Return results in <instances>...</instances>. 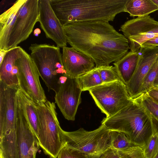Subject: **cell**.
<instances>
[{
	"label": "cell",
	"mask_w": 158,
	"mask_h": 158,
	"mask_svg": "<svg viewBox=\"0 0 158 158\" xmlns=\"http://www.w3.org/2000/svg\"><path fill=\"white\" fill-rule=\"evenodd\" d=\"M63 27L67 43L90 57L96 67L109 65L130 49L128 40L109 22H76Z\"/></svg>",
	"instance_id": "1"
},
{
	"label": "cell",
	"mask_w": 158,
	"mask_h": 158,
	"mask_svg": "<svg viewBox=\"0 0 158 158\" xmlns=\"http://www.w3.org/2000/svg\"><path fill=\"white\" fill-rule=\"evenodd\" d=\"M127 0H50L64 26L76 22L112 21L125 12Z\"/></svg>",
	"instance_id": "2"
},
{
	"label": "cell",
	"mask_w": 158,
	"mask_h": 158,
	"mask_svg": "<svg viewBox=\"0 0 158 158\" xmlns=\"http://www.w3.org/2000/svg\"><path fill=\"white\" fill-rule=\"evenodd\" d=\"M101 124L110 130L124 133L132 141L144 146L153 128L151 115L135 99L114 115L104 118Z\"/></svg>",
	"instance_id": "3"
},
{
	"label": "cell",
	"mask_w": 158,
	"mask_h": 158,
	"mask_svg": "<svg viewBox=\"0 0 158 158\" xmlns=\"http://www.w3.org/2000/svg\"><path fill=\"white\" fill-rule=\"evenodd\" d=\"M32 103L38 116L40 146L51 158H56L64 145L55 103L48 100L40 102L32 101Z\"/></svg>",
	"instance_id": "4"
},
{
	"label": "cell",
	"mask_w": 158,
	"mask_h": 158,
	"mask_svg": "<svg viewBox=\"0 0 158 158\" xmlns=\"http://www.w3.org/2000/svg\"><path fill=\"white\" fill-rule=\"evenodd\" d=\"M29 50L31 51L30 56L48 91L52 90L56 93L60 86V78L66 75L60 48L46 44L35 43L31 44Z\"/></svg>",
	"instance_id": "5"
},
{
	"label": "cell",
	"mask_w": 158,
	"mask_h": 158,
	"mask_svg": "<svg viewBox=\"0 0 158 158\" xmlns=\"http://www.w3.org/2000/svg\"><path fill=\"white\" fill-rule=\"evenodd\" d=\"M61 136L63 145L94 158L112 148L111 130L104 125L92 131L81 128L73 131L62 129Z\"/></svg>",
	"instance_id": "6"
},
{
	"label": "cell",
	"mask_w": 158,
	"mask_h": 158,
	"mask_svg": "<svg viewBox=\"0 0 158 158\" xmlns=\"http://www.w3.org/2000/svg\"><path fill=\"white\" fill-rule=\"evenodd\" d=\"M89 91L96 105L106 118L114 115L133 100L121 80L102 84Z\"/></svg>",
	"instance_id": "7"
},
{
	"label": "cell",
	"mask_w": 158,
	"mask_h": 158,
	"mask_svg": "<svg viewBox=\"0 0 158 158\" xmlns=\"http://www.w3.org/2000/svg\"><path fill=\"white\" fill-rule=\"evenodd\" d=\"M16 63L19 69V88L35 102L46 101L47 100L40 82V75L37 67L30 55L22 48Z\"/></svg>",
	"instance_id": "8"
},
{
	"label": "cell",
	"mask_w": 158,
	"mask_h": 158,
	"mask_svg": "<svg viewBox=\"0 0 158 158\" xmlns=\"http://www.w3.org/2000/svg\"><path fill=\"white\" fill-rule=\"evenodd\" d=\"M119 30L128 40L130 51L138 52L143 43L158 36V21L148 15L138 17L125 22Z\"/></svg>",
	"instance_id": "9"
},
{
	"label": "cell",
	"mask_w": 158,
	"mask_h": 158,
	"mask_svg": "<svg viewBox=\"0 0 158 158\" xmlns=\"http://www.w3.org/2000/svg\"><path fill=\"white\" fill-rule=\"evenodd\" d=\"M38 17L39 0H26L19 10L11 30L7 50L17 46L29 37L38 21Z\"/></svg>",
	"instance_id": "10"
},
{
	"label": "cell",
	"mask_w": 158,
	"mask_h": 158,
	"mask_svg": "<svg viewBox=\"0 0 158 158\" xmlns=\"http://www.w3.org/2000/svg\"><path fill=\"white\" fill-rule=\"evenodd\" d=\"M82 91L76 78L68 77L55 93V103L67 120H75L78 107L81 102Z\"/></svg>",
	"instance_id": "11"
},
{
	"label": "cell",
	"mask_w": 158,
	"mask_h": 158,
	"mask_svg": "<svg viewBox=\"0 0 158 158\" xmlns=\"http://www.w3.org/2000/svg\"><path fill=\"white\" fill-rule=\"evenodd\" d=\"M47 38L63 48L67 43L63 26L53 11L50 0H39L38 21Z\"/></svg>",
	"instance_id": "12"
},
{
	"label": "cell",
	"mask_w": 158,
	"mask_h": 158,
	"mask_svg": "<svg viewBox=\"0 0 158 158\" xmlns=\"http://www.w3.org/2000/svg\"><path fill=\"white\" fill-rule=\"evenodd\" d=\"M18 89L0 81V135L17 129Z\"/></svg>",
	"instance_id": "13"
},
{
	"label": "cell",
	"mask_w": 158,
	"mask_h": 158,
	"mask_svg": "<svg viewBox=\"0 0 158 158\" xmlns=\"http://www.w3.org/2000/svg\"><path fill=\"white\" fill-rule=\"evenodd\" d=\"M137 67L131 78L126 85L131 98L134 99L140 94L145 78L158 58V46L151 48L141 47Z\"/></svg>",
	"instance_id": "14"
},
{
	"label": "cell",
	"mask_w": 158,
	"mask_h": 158,
	"mask_svg": "<svg viewBox=\"0 0 158 158\" xmlns=\"http://www.w3.org/2000/svg\"><path fill=\"white\" fill-rule=\"evenodd\" d=\"M18 158H36L38 140L18 104L16 117Z\"/></svg>",
	"instance_id": "15"
},
{
	"label": "cell",
	"mask_w": 158,
	"mask_h": 158,
	"mask_svg": "<svg viewBox=\"0 0 158 158\" xmlns=\"http://www.w3.org/2000/svg\"><path fill=\"white\" fill-rule=\"evenodd\" d=\"M62 59L68 77L76 78L95 67L90 57L72 47L62 48Z\"/></svg>",
	"instance_id": "16"
},
{
	"label": "cell",
	"mask_w": 158,
	"mask_h": 158,
	"mask_svg": "<svg viewBox=\"0 0 158 158\" xmlns=\"http://www.w3.org/2000/svg\"><path fill=\"white\" fill-rule=\"evenodd\" d=\"M21 48L17 46L7 50L0 63V81L9 87L19 88V69L16 61L20 54Z\"/></svg>",
	"instance_id": "17"
},
{
	"label": "cell",
	"mask_w": 158,
	"mask_h": 158,
	"mask_svg": "<svg viewBox=\"0 0 158 158\" xmlns=\"http://www.w3.org/2000/svg\"><path fill=\"white\" fill-rule=\"evenodd\" d=\"M26 0H18L0 16V50L7 51L10 35L19 10Z\"/></svg>",
	"instance_id": "18"
},
{
	"label": "cell",
	"mask_w": 158,
	"mask_h": 158,
	"mask_svg": "<svg viewBox=\"0 0 158 158\" xmlns=\"http://www.w3.org/2000/svg\"><path fill=\"white\" fill-rule=\"evenodd\" d=\"M139 58L138 52L130 51L113 63L120 78L126 85L130 81L137 67Z\"/></svg>",
	"instance_id": "19"
},
{
	"label": "cell",
	"mask_w": 158,
	"mask_h": 158,
	"mask_svg": "<svg viewBox=\"0 0 158 158\" xmlns=\"http://www.w3.org/2000/svg\"><path fill=\"white\" fill-rule=\"evenodd\" d=\"M17 95L18 105L38 139V116L32 101L19 88L17 90Z\"/></svg>",
	"instance_id": "20"
},
{
	"label": "cell",
	"mask_w": 158,
	"mask_h": 158,
	"mask_svg": "<svg viewBox=\"0 0 158 158\" xmlns=\"http://www.w3.org/2000/svg\"><path fill=\"white\" fill-rule=\"evenodd\" d=\"M158 10V7L152 0H127L125 12L131 16L142 17Z\"/></svg>",
	"instance_id": "21"
},
{
	"label": "cell",
	"mask_w": 158,
	"mask_h": 158,
	"mask_svg": "<svg viewBox=\"0 0 158 158\" xmlns=\"http://www.w3.org/2000/svg\"><path fill=\"white\" fill-rule=\"evenodd\" d=\"M99 69V67H95L76 78L78 84L82 91H89L103 84Z\"/></svg>",
	"instance_id": "22"
},
{
	"label": "cell",
	"mask_w": 158,
	"mask_h": 158,
	"mask_svg": "<svg viewBox=\"0 0 158 158\" xmlns=\"http://www.w3.org/2000/svg\"><path fill=\"white\" fill-rule=\"evenodd\" d=\"M112 148L118 152H125L131 148L140 145L132 141L124 133L111 130Z\"/></svg>",
	"instance_id": "23"
},
{
	"label": "cell",
	"mask_w": 158,
	"mask_h": 158,
	"mask_svg": "<svg viewBox=\"0 0 158 158\" xmlns=\"http://www.w3.org/2000/svg\"><path fill=\"white\" fill-rule=\"evenodd\" d=\"M152 124L151 134L148 138L144 148L145 158H155L158 153V130L153 123Z\"/></svg>",
	"instance_id": "24"
},
{
	"label": "cell",
	"mask_w": 158,
	"mask_h": 158,
	"mask_svg": "<svg viewBox=\"0 0 158 158\" xmlns=\"http://www.w3.org/2000/svg\"><path fill=\"white\" fill-rule=\"evenodd\" d=\"M136 99L147 111L158 120V103L152 99L147 93L142 94Z\"/></svg>",
	"instance_id": "25"
},
{
	"label": "cell",
	"mask_w": 158,
	"mask_h": 158,
	"mask_svg": "<svg viewBox=\"0 0 158 158\" xmlns=\"http://www.w3.org/2000/svg\"><path fill=\"white\" fill-rule=\"evenodd\" d=\"M99 70L103 84L121 80L114 66H102L99 67Z\"/></svg>",
	"instance_id": "26"
},
{
	"label": "cell",
	"mask_w": 158,
	"mask_h": 158,
	"mask_svg": "<svg viewBox=\"0 0 158 158\" xmlns=\"http://www.w3.org/2000/svg\"><path fill=\"white\" fill-rule=\"evenodd\" d=\"M158 74V58L151 68L145 78L142 84L140 95L147 93L153 87V82Z\"/></svg>",
	"instance_id": "27"
},
{
	"label": "cell",
	"mask_w": 158,
	"mask_h": 158,
	"mask_svg": "<svg viewBox=\"0 0 158 158\" xmlns=\"http://www.w3.org/2000/svg\"><path fill=\"white\" fill-rule=\"evenodd\" d=\"M57 158H90L86 154L64 144L59 152Z\"/></svg>",
	"instance_id": "28"
},
{
	"label": "cell",
	"mask_w": 158,
	"mask_h": 158,
	"mask_svg": "<svg viewBox=\"0 0 158 158\" xmlns=\"http://www.w3.org/2000/svg\"><path fill=\"white\" fill-rule=\"evenodd\" d=\"M144 148L143 146H136L125 152H119L120 158H145Z\"/></svg>",
	"instance_id": "29"
},
{
	"label": "cell",
	"mask_w": 158,
	"mask_h": 158,
	"mask_svg": "<svg viewBox=\"0 0 158 158\" xmlns=\"http://www.w3.org/2000/svg\"><path fill=\"white\" fill-rule=\"evenodd\" d=\"M94 158H120L119 152L112 148H110Z\"/></svg>",
	"instance_id": "30"
},
{
	"label": "cell",
	"mask_w": 158,
	"mask_h": 158,
	"mask_svg": "<svg viewBox=\"0 0 158 158\" xmlns=\"http://www.w3.org/2000/svg\"><path fill=\"white\" fill-rule=\"evenodd\" d=\"M158 46V36L150 39L143 43L141 47L151 48Z\"/></svg>",
	"instance_id": "31"
},
{
	"label": "cell",
	"mask_w": 158,
	"mask_h": 158,
	"mask_svg": "<svg viewBox=\"0 0 158 158\" xmlns=\"http://www.w3.org/2000/svg\"><path fill=\"white\" fill-rule=\"evenodd\" d=\"M149 96L158 103V88L153 87L147 93Z\"/></svg>",
	"instance_id": "32"
},
{
	"label": "cell",
	"mask_w": 158,
	"mask_h": 158,
	"mask_svg": "<svg viewBox=\"0 0 158 158\" xmlns=\"http://www.w3.org/2000/svg\"><path fill=\"white\" fill-rule=\"evenodd\" d=\"M7 51L0 50V63L2 62Z\"/></svg>",
	"instance_id": "33"
},
{
	"label": "cell",
	"mask_w": 158,
	"mask_h": 158,
	"mask_svg": "<svg viewBox=\"0 0 158 158\" xmlns=\"http://www.w3.org/2000/svg\"><path fill=\"white\" fill-rule=\"evenodd\" d=\"M152 123L158 130V120L153 116L151 115Z\"/></svg>",
	"instance_id": "34"
},
{
	"label": "cell",
	"mask_w": 158,
	"mask_h": 158,
	"mask_svg": "<svg viewBox=\"0 0 158 158\" xmlns=\"http://www.w3.org/2000/svg\"><path fill=\"white\" fill-rule=\"evenodd\" d=\"M41 31L39 28L35 29L34 31V35L35 36H38L39 34H40Z\"/></svg>",
	"instance_id": "35"
},
{
	"label": "cell",
	"mask_w": 158,
	"mask_h": 158,
	"mask_svg": "<svg viewBox=\"0 0 158 158\" xmlns=\"http://www.w3.org/2000/svg\"><path fill=\"white\" fill-rule=\"evenodd\" d=\"M157 85H158V74L153 82V87H156Z\"/></svg>",
	"instance_id": "36"
},
{
	"label": "cell",
	"mask_w": 158,
	"mask_h": 158,
	"mask_svg": "<svg viewBox=\"0 0 158 158\" xmlns=\"http://www.w3.org/2000/svg\"><path fill=\"white\" fill-rule=\"evenodd\" d=\"M152 0L158 7V0Z\"/></svg>",
	"instance_id": "37"
},
{
	"label": "cell",
	"mask_w": 158,
	"mask_h": 158,
	"mask_svg": "<svg viewBox=\"0 0 158 158\" xmlns=\"http://www.w3.org/2000/svg\"><path fill=\"white\" fill-rule=\"evenodd\" d=\"M155 158H158V153H157V155L156 156V157Z\"/></svg>",
	"instance_id": "38"
},
{
	"label": "cell",
	"mask_w": 158,
	"mask_h": 158,
	"mask_svg": "<svg viewBox=\"0 0 158 158\" xmlns=\"http://www.w3.org/2000/svg\"><path fill=\"white\" fill-rule=\"evenodd\" d=\"M156 87V88H158V85H157V86H156V87Z\"/></svg>",
	"instance_id": "39"
}]
</instances>
